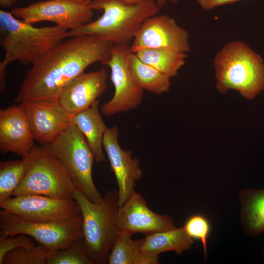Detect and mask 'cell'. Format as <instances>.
Masks as SVG:
<instances>
[{"label":"cell","instance_id":"1","mask_svg":"<svg viewBox=\"0 0 264 264\" xmlns=\"http://www.w3.org/2000/svg\"><path fill=\"white\" fill-rule=\"evenodd\" d=\"M63 42L29 69L13 100L16 104L58 99L65 88L95 63L106 65L113 44L94 35H78Z\"/></svg>","mask_w":264,"mask_h":264},{"label":"cell","instance_id":"2","mask_svg":"<svg viewBox=\"0 0 264 264\" xmlns=\"http://www.w3.org/2000/svg\"><path fill=\"white\" fill-rule=\"evenodd\" d=\"M68 29L57 25L36 27L0 10V44L4 51L0 62V92L6 89V68L14 61L33 65L53 47L62 43Z\"/></svg>","mask_w":264,"mask_h":264},{"label":"cell","instance_id":"3","mask_svg":"<svg viewBox=\"0 0 264 264\" xmlns=\"http://www.w3.org/2000/svg\"><path fill=\"white\" fill-rule=\"evenodd\" d=\"M87 5L92 10H102L103 14L76 30H68L66 37L94 35L119 45H130L144 22L157 15L160 9L156 0L137 4L122 0H92Z\"/></svg>","mask_w":264,"mask_h":264},{"label":"cell","instance_id":"4","mask_svg":"<svg viewBox=\"0 0 264 264\" xmlns=\"http://www.w3.org/2000/svg\"><path fill=\"white\" fill-rule=\"evenodd\" d=\"M219 93L229 90L252 100L264 90V62L262 57L241 41L227 43L213 60Z\"/></svg>","mask_w":264,"mask_h":264},{"label":"cell","instance_id":"5","mask_svg":"<svg viewBox=\"0 0 264 264\" xmlns=\"http://www.w3.org/2000/svg\"><path fill=\"white\" fill-rule=\"evenodd\" d=\"M118 191L110 190L94 203L76 189L73 198L83 218V242L92 264H108L109 255L118 235L116 213Z\"/></svg>","mask_w":264,"mask_h":264},{"label":"cell","instance_id":"6","mask_svg":"<svg viewBox=\"0 0 264 264\" xmlns=\"http://www.w3.org/2000/svg\"><path fill=\"white\" fill-rule=\"evenodd\" d=\"M41 147L63 164L77 190L92 202L101 200L103 196L97 189L92 176L94 156L77 127L72 124L53 141Z\"/></svg>","mask_w":264,"mask_h":264},{"label":"cell","instance_id":"7","mask_svg":"<svg viewBox=\"0 0 264 264\" xmlns=\"http://www.w3.org/2000/svg\"><path fill=\"white\" fill-rule=\"evenodd\" d=\"M82 224L81 214L68 222L49 223L29 221L7 211L0 212V232L7 236L22 234L29 236L52 252L83 239Z\"/></svg>","mask_w":264,"mask_h":264},{"label":"cell","instance_id":"8","mask_svg":"<svg viewBox=\"0 0 264 264\" xmlns=\"http://www.w3.org/2000/svg\"><path fill=\"white\" fill-rule=\"evenodd\" d=\"M75 190L63 164L42 148L41 153L13 196L39 195L70 199L73 198Z\"/></svg>","mask_w":264,"mask_h":264},{"label":"cell","instance_id":"9","mask_svg":"<svg viewBox=\"0 0 264 264\" xmlns=\"http://www.w3.org/2000/svg\"><path fill=\"white\" fill-rule=\"evenodd\" d=\"M0 207L22 220L39 223H65L81 214L79 205L74 198L39 195L10 197Z\"/></svg>","mask_w":264,"mask_h":264},{"label":"cell","instance_id":"10","mask_svg":"<svg viewBox=\"0 0 264 264\" xmlns=\"http://www.w3.org/2000/svg\"><path fill=\"white\" fill-rule=\"evenodd\" d=\"M16 18L33 24L50 22L68 30H76L92 21L93 10L87 5L68 0H47L32 3L11 11Z\"/></svg>","mask_w":264,"mask_h":264},{"label":"cell","instance_id":"11","mask_svg":"<svg viewBox=\"0 0 264 264\" xmlns=\"http://www.w3.org/2000/svg\"><path fill=\"white\" fill-rule=\"evenodd\" d=\"M130 45H113L107 63L111 70L110 80L114 87L112 98L101 107L107 117L136 108L142 101L143 90L134 82L129 71L128 59Z\"/></svg>","mask_w":264,"mask_h":264},{"label":"cell","instance_id":"12","mask_svg":"<svg viewBox=\"0 0 264 264\" xmlns=\"http://www.w3.org/2000/svg\"><path fill=\"white\" fill-rule=\"evenodd\" d=\"M130 48L133 53L153 48H165L184 53L191 50L188 31L174 19L165 15H156L147 19Z\"/></svg>","mask_w":264,"mask_h":264},{"label":"cell","instance_id":"13","mask_svg":"<svg viewBox=\"0 0 264 264\" xmlns=\"http://www.w3.org/2000/svg\"><path fill=\"white\" fill-rule=\"evenodd\" d=\"M35 140L42 145L56 139L73 124V115L57 99H40L22 103Z\"/></svg>","mask_w":264,"mask_h":264},{"label":"cell","instance_id":"14","mask_svg":"<svg viewBox=\"0 0 264 264\" xmlns=\"http://www.w3.org/2000/svg\"><path fill=\"white\" fill-rule=\"evenodd\" d=\"M116 126L106 129L103 146L118 186V206L123 205L133 193L136 181L142 178L140 161L132 156V150H124L118 141Z\"/></svg>","mask_w":264,"mask_h":264},{"label":"cell","instance_id":"15","mask_svg":"<svg viewBox=\"0 0 264 264\" xmlns=\"http://www.w3.org/2000/svg\"><path fill=\"white\" fill-rule=\"evenodd\" d=\"M116 220L118 233H141L147 236L176 227L171 217L153 212L144 197L135 191L118 207Z\"/></svg>","mask_w":264,"mask_h":264},{"label":"cell","instance_id":"16","mask_svg":"<svg viewBox=\"0 0 264 264\" xmlns=\"http://www.w3.org/2000/svg\"><path fill=\"white\" fill-rule=\"evenodd\" d=\"M35 139L22 103L0 110V151L23 157L34 148Z\"/></svg>","mask_w":264,"mask_h":264},{"label":"cell","instance_id":"17","mask_svg":"<svg viewBox=\"0 0 264 264\" xmlns=\"http://www.w3.org/2000/svg\"><path fill=\"white\" fill-rule=\"evenodd\" d=\"M107 72L104 68L79 75L63 90L57 100L61 106L74 115L88 108L107 88Z\"/></svg>","mask_w":264,"mask_h":264},{"label":"cell","instance_id":"18","mask_svg":"<svg viewBox=\"0 0 264 264\" xmlns=\"http://www.w3.org/2000/svg\"><path fill=\"white\" fill-rule=\"evenodd\" d=\"M99 101H95L88 108L73 115L72 123L85 136L98 162L105 161L103 151L104 134L107 129L100 113Z\"/></svg>","mask_w":264,"mask_h":264},{"label":"cell","instance_id":"19","mask_svg":"<svg viewBox=\"0 0 264 264\" xmlns=\"http://www.w3.org/2000/svg\"><path fill=\"white\" fill-rule=\"evenodd\" d=\"M193 243L192 238L183 227L155 232L146 236L140 252L150 256H158L169 251L180 255L189 249Z\"/></svg>","mask_w":264,"mask_h":264},{"label":"cell","instance_id":"20","mask_svg":"<svg viewBox=\"0 0 264 264\" xmlns=\"http://www.w3.org/2000/svg\"><path fill=\"white\" fill-rule=\"evenodd\" d=\"M41 152V147L35 146L21 160L0 162V204L13 196Z\"/></svg>","mask_w":264,"mask_h":264},{"label":"cell","instance_id":"21","mask_svg":"<svg viewBox=\"0 0 264 264\" xmlns=\"http://www.w3.org/2000/svg\"><path fill=\"white\" fill-rule=\"evenodd\" d=\"M128 63L134 82L142 90L159 95L170 89L171 78L142 61L135 53L129 54Z\"/></svg>","mask_w":264,"mask_h":264},{"label":"cell","instance_id":"22","mask_svg":"<svg viewBox=\"0 0 264 264\" xmlns=\"http://www.w3.org/2000/svg\"><path fill=\"white\" fill-rule=\"evenodd\" d=\"M133 234L119 232L108 257V264H157L159 256L140 252L144 239L133 240Z\"/></svg>","mask_w":264,"mask_h":264},{"label":"cell","instance_id":"23","mask_svg":"<svg viewBox=\"0 0 264 264\" xmlns=\"http://www.w3.org/2000/svg\"><path fill=\"white\" fill-rule=\"evenodd\" d=\"M135 53L142 61L171 79L177 75L187 56V53L165 48H146Z\"/></svg>","mask_w":264,"mask_h":264},{"label":"cell","instance_id":"24","mask_svg":"<svg viewBox=\"0 0 264 264\" xmlns=\"http://www.w3.org/2000/svg\"><path fill=\"white\" fill-rule=\"evenodd\" d=\"M244 212L249 228L255 234L264 232V189L246 192Z\"/></svg>","mask_w":264,"mask_h":264},{"label":"cell","instance_id":"25","mask_svg":"<svg viewBox=\"0 0 264 264\" xmlns=\"http://www.w3.org/2000/svg\"><path fill=\"white\" fill-rule=\"evenodd\" d=\"M52 252L39 243L29 248L19 247L6 253L2 264H46Z\"/></svg>","mask_w":264,"mask_h":264},{"label":"cell","instance_id":"26","mask_svg":"<svg viewBox=\"0 0 264 264\" xmlns=\"http://www.w3.org/2000/svg\"><path fill=\"white\" fill-rule=\"evenodd\" d=\"M46 264H92L85 249L83 239L67 247L52 252Z\"/></svg>","mask_w":264,"mask_h":264},{"label":"cell","instance_id":"27","mask_svg":"<svg viewBox=\"0 0 264 264\" xmlns=\"http://www.w3.org/2000/svg\"><path fill=\"white\" fill-rule=\"evenodd\" d=\"M183 227L190 237L201 242L206 255L207 240L210 230L207 220L200 215H195L188 219Z\"/></svg>","mask_w":264,"mask_h":264},{"label":"cell","instance_id":"28","mask_svg":"<svg viewBox=\"0 0 264 264\" xmlns=\"http://www.w3.org/2000/svg\"><path fill=\"white\" fill-rule=\"evenodd\" d=\"M35 244L34 240L29 236L22 234L7 236L0 232V264L8 252L19 247L29 248Z\"/></svg>","mask_w":264,"mask_h":264},{"label":"cell","instance_id":"29","mask_svg":"<svg viewBox=\"0 0 264 264\" xmlns=\"http://www.w3.org/2000/svg\"><path fill=\"white\" fill-rule=\"evenodd\" d=\"M241 0H197L200 7L204 10H212L217 7L231 4Z\"/></svg>","mask_w":264,"mask_h":264},{"label":"cell","instance_id":"30","mask_svg":"<svg viewBox=\"0 0 264 264\" xmlns=\"http://www.w3.org/2000/svg\"><path fill=\"white\" fill-rule=\"evenodd\" d=\"M16 0H0V6L2 8H9L15 4Z\"/></svg>","mask_w":264,"mask_h":264},{"label":"cell","instance_id":"31","mask_svg":"<svg viewBox=\"0 0 264 264\" xmlns=\"http://www.w3.org/2000/svg\"><path fill=\"white\" fill-rule=\"evenodd\" d=\"M179 0H156V4L158 6L161 8L163 7L167 1H169L172 3H176Z\"/></svg>","mask_w":264,"mask_h":264},{"label":"cell","instance_id":"32","mask_svg":"<svg viewBox=\"0 0 264 264\" xmlns=\"http://www.w3.org/2000/svg\"><path fill=\"white\" fill-rule=\"evenodd\" d=\"M79 4L87 5L92 0H68Z\"/></svg>","mask_w":264,"mask_h":264},{"label":"cell","instance_id":"33","mask_svg":"<svg viewBox=\"0 0 264 264\" xmlns=\"http://www.w3.org/2000/svg\"><path fill=\"white\" fill-rule=\"evenodd\" d=\"M128 4H137L145 1L146 0H122Z\"/></svg>","mask_w":264,"mask_h":264}]
</instances>
